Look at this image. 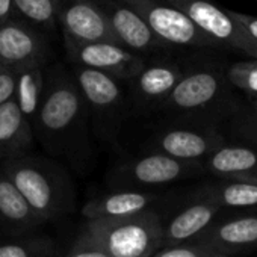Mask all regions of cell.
Segmentation results:
<instances>
[{
    "label": "cell",
    "mask_w": 257,
    "mask_h": 257,
    "mask_svg": "<svg viewBox=\"0 0 257 257\" xmlns=\"http://www.w3.org/2000/svg\"><path fill=\"white\" fill-rule=\"evenodd\" d=\"M89 113L71 71L61 65L46 71V86L34 134L53 158L82 170L89 161Z\"/></svg>",
    "instance_id": "1"
},
{
    "label": "cell",
    "mask_w": 257,
    "mask_h": 257,
    "mask_svg": "<svg viewBox=\"0 0 257 257\" xmlns=\"http://www.w3.org/2000/svg\"><path fill=\"white\" fill-rule=\"evenodd\" d=\"M0 168L20 189L44 224L73 213L76 188L70 173L58 161L28 153L0 161Z\"/></svg>",
    "instance_id": "2"
},
{
    "label": "cell",
    "mask_w": 257,
    "mask_h": 257,
    "mask_svg": "<svg viewBox=\"0 0 257 257\" xmlns=\"http://www.w3.org/2000/svg\"><path fill=\"white\" fill-rule=\"evenodd\" d=\"M165 216L150 210L121 218L86 219L79 237L98 245L110 257H152L162 248Z\"/></svg>",
    "instance_id": "3"
},
{
    "label": "cell",
    "mask_w": 257,
    "mask_h": 257,
    "mask_svg": "<svg viewBox=\"0 0 257 257\" xmlns=\"http://www.w3.org/2000/svg\"><path fill=\"white\" fill-rule=\"evenodd\" d=\"M203 173V162L182 161L161 152H146L116 164L106 180L110 189H158Z\"/></svg>",
    "instance_id": "4"
},
{
    "label": "cell",
    "mask_w": 257,
    "mask_h": 257,
    "mask_svg": "<svg viewBox=\"0 0 257 257\" xmlns=\"http://www.w3.org/2000/svg\"><path fill=\"white\" fill-rule=\"evenodd\" d=\"M71 73L83 95L97 137L106 141L113 140L127 113V97L121 80L80 65H73Z\"/></svg>",
    "instance_id": "5"
},
{
    "label": "cell",
    "mask_w": 257,
    "mask_h": 257,
    "mask_svg": "<svg viewBox=\"0 0 257 257\" xmlns=\"http://www.w3.org/2000/svg\"><path fill=\"white\" fill-rule=\"evenodd\" d=\"M149 25L152 32L167 46L209 47L218 46L179 8L165 0H122Z\"/></svg>",
    "instance_id": "6"
},
{
    "label": "cell",
    "mask_w": 257,
    "mask_h": 257,
    "mask_svg": "<svg viewBox=\"0 0 257 257\" xmlns=\"http://www.w3.org/2000/svg\"><path fill=\"white\" fill-rule=\"evenodd\" d=\"M192 240L206 243L228 257L257 251V207L221 209L216 218Z\"/></svg>",
    "instance_id": "7"
},
{
    "label": "cell",
    "mask_w": 257,
    "mask_h": 257,
    "mask_svg": "<svg viewBox=\"0 0 257 257\" xmlns=\"http://www.w3.org/2000/svg\"><path fill=\"white\" fill-rule=\"evenodd\" d=\"M183 11L198 29L216 44L233 47L257 58V43L240 28L230 10H221L210 0H165Z\"/></svg>",
    "instance_id": "8"
},
{
    "label": "cell",
    "mask_w": 257,
    "mask_h": 257,
    "mask_svg": "<svg viewBox=\"0 0 257 257\" xmlns=\"http://www.w3.org/2000/svg\"><path fill=\"white\" fill-rule=\"evenodd\" d=\"M73 65L103 71L121 82H131L147 62L146 56L113 41L64 43Z\"/></svg>",
    "instance_id": "9"
},
{
    "label": "cell",
    "mask_w": 257,
    "mask_h": 257,
    "mask_svg": "<svg viewBox=\"0 0 257 257\" xmlns=\"http://www.w3.org/2000/svg\"><path fill=\"white\" fill-rule=\"evenodd\" d=\"M56 5L64 43H118L95 0H56Z\"/></svg>",
    "instance_id": "10"
},
{
    "label": "cell",
    "mask_w": 257,
    "mask_h": 257,
    "mask_svg": "<svg viewBox=\"0 0 257 257\" xmlns=\"http://www.w3.org/2000/svg\"><path fill=\"white\" fill-rule=\"evenodd\" d=\"M170 201V195L158 189H110L86 201L82 215L86 219H98L131 216L150 210L164 213Z\"/></svg>",
    "instance_id": "11"
},
{
    "label": "cell",
    "mask_w": 257,
    "mask_h": 257,
    "mask_svg": "<svg viewBox=\"0 0 257 257\" xmlns=\"http://www.w3.org/2000/svg\"><path fill=\"white\" fill-rule=\"evenodd\" d=\"M47 58L49 46L41 31L17 16L0 22V62L17 68L31 64L46 65Z\"/></svg>",
    "instance_id": "12"
},
{
    "label": "cell",
    "mask_w": 257,
    "mask_h": 257,
    "mask_svg": "<svg viewBox=\"0 0 257 257\" xmlns=\"http://www.w3.org/2000/svg\"><path fill=\"white\" fill-rule=\"evenodd\" d=\"M103 11L116 41L143 56L152 55L167 44L162 43L144 19L122 0H95Z\"/></svg>",
    "instance_id": "13"
},
{
    "label": "cell",
    "mask_w": 257,
    "mask_h": 257,
    "mask_svg": "<svg viewBox=\"0 0 257 257\" xmlns=\"http://www.w3.org/2000/svg\"><path fill=\"white\" fill-rule=\"evenodd\" d=\"M222 83L218 73L200 70L183 74L159 106L171 113H195L210 106L221 94Z\"/></svg>",
    "instance_id": "14"
},
{
    "label": "cell",
    "mask_w": 257,
    "mask_h": 257,
    "mask_svg": "<svg viewBox=\"0 0 257 257\" xmlns=\"http://www.w3.org/2000/svg\"><path fill=\"white\" fill-rule=\"evenodd\" d=\"M222 144H225L224 138L215 132L177 127L156 134L149 143L147 152H161L182 161L203 162Z\"/></svg>",
    "instance_id": "15"
},
{
    "label": "cell",
    "mask_w": 257,
    "mask_h": 257,
    "mask_svg": "<svg viewBox=\"0 0 257 257\" xmlns=\"http://www.w3.org/2000/svg\"><path fill=\"white\" fill-rule=\"evenodd\" d=\"M183 74V70L170 61L146 62L131 80L134 104L143 110L159 109Z\"/></svg>",
    "instance_id": "16"
},
{
    "label": "cell",
    "mask_w": 257,
    "mask_h": 257,
    "mask_svg": "<svg viewBox=\"0 0 257 257\" xmlns=\"http://www.w3.org/2000/svg\"><path fill=\"white\" fill-rule=\"evenodd\" d=\"M219 210L221 209L212 201L191 194L179 210L170 218L165 216L162 248L195 239L216 218Z\"/></svg>",
    "instance_id": "17"
},
{
    "label": "cell",
    "mask_w": 257,
    "mask_h": 257,
    "mask_svg": "<svg viewBox=\"0 0 257 257\" xmlns=\"http://www.w3.org/2000/svg\"><path fill=\"white\" fill-rule=\"evenodd\" d=\"M41 225L43 219L0 168V230L11 237H20L35 233Z\"/></svg>",
    "instance_id": "18"
},
{
    "label": "cell",
    "mask_w": 257,
    "mask_h": 257,
    "mask_svg": "<svg viewBox=\"0 0 257 257\" xmlns=\"http://www.w3.org/2000/svg\"><path fill=\"white\" fill-rule=\"evenodd\" d=\"M203 168L216 179L257 180V146L225 143L203 161Z\"/></svg>",
    "instance_id": "19"
},
{
    "label": "cell",
    "mask_w": 257,
    "mask_h": 257,
    "mask_svg": "<svg viewBox=\"0 0 257 257\" xmlns=\"http://www.w3.org/2000/svg\"><path fill=\"white\" fill-rule=\"evenodd\" d=\"M35 141L34 127L11 97L0 103V161L31 153Z\"/></svg>",
    "instance_id": "20"
},
{
    "label": "cell",
    "mask_w": 257,
    "mask_h": 257,
    "mask_svg": "<svg viewBox=\"0 0 257 257\" xmlns=\"http://www.w3.org/2000/svg\"><path fill=\"white\" fill-rule=\"evenodd\" d=\"M192 194L212 201L219 209L257 207V180L218 179L197 188Z\"/></svg>",
    "instance_id": "21"
},
{
    "label": "cell",
    "mask_w": 257,
    "mask_h": 257,
    "mask_svg": "<svg viewBox=\"0 0 257 257\" xmlns=\"http://www.w3.org/2000/svg\"><path fill=\"white\" fill-rule=\"evenodd\" d=\"M13 70L16 71V88L13 98L34 127V121L40 109L46 86L44 64L22 65Z\"/></svg>",
    "instance_id": "22"
},
{
    "label": "cell",
    "mask_w": 257,
    "mask_h": 257,
    "mask_svg": "<svg viewBox=\"0 0 257 257\" xmlns=\"http://www.w3.org/2000/svg\"><path fill=\"white\" fill-rule=\"evenodd\" d=\"M16 16L43 34L55 32L58 26L56 0H14Z\"/></svg>",
    "instance_id": "23"
},
{
    "label": "cell",
    "mask_w": 257,
    "mask_h": 257,
    "mask_svg": "<svg viewBox=\"0 0 257 257\" xmlns=\"http://www.w3.org/2000/svg\"><path fill=\"white\" fill-rule=\"evenodd\" d=\"M55 245L47 236L26 234L0 243V257H53Z\"/></svg>",
    "instance_id": "24"
},
{
    "label": "cell",
    "mask_w": 257,
    "mask_h": 257,
    "mask_svg": "<svg viewBox=\"0 0 257 257\" xmlns=\"http://www.w3.org/2000/svg\"><path fill=\"white\" fill-rule=\"evenodd\" d=\"M152 257H228L206 243L197 240H188L179 245L161 248Z\"/></svg>",
    "instance_id": "25"
},
{
    "label": "cell",
    "mask_w": 257,
    "mask_h": 257,
    "mask_svg": "<svg viewBox=\"0 0 257 257\" xmlns=\"http://www.w3.org/2000/svg\"><path fill=\"white\" fill-rule=\"evenodd\" d=\"M227 79L234 86L257 94V59L233 64L227 71Z\"/></svg>",
    "instance_id": "26"
},
{
    "label": "cell",
    "mask_w": 257,
    "mask_h": 257,
    "mask_svg": "<svg viewBox=\"0 0 257 257\" xmlns=\"http://www.w3.org/2000/svg\"><path fill=\"white\" fill-rule=\"evenodd\" d=\"M65 257H110V255L98 245L79 237L76 243L70 248V251L65 254Z\"/></svg>",
    "instance_id": "27"
},
{
    "label": "cell",
    "mask_w": 257,
    "mask_h": 257,
    "mask_svg": "<svg viewBox=\"0 0 257 257\" xmlns=\"http://www.w3.org/2000/svg\"><path fill=\"white\" fill-rule=\"evenodd\" d=\"M16 88V71L0 62V103L10 100L14 95Z\"/></svg>",
    "instance_id": "28"
},
{
    "label": "cell",
    "mask_w": 257,
    "mask_h": 257,
    "mask_svg": "<svg viewBox=\"0 0 257 257\" xmlns=\"http://www.w3.org/2000/svg\"><path fill=\"white\" fill-rule=\"evenodd\" d=\"M236 135L242 143L257 146V116L239 119L236 122Z\"/></svg>",
    "instance_id": "29"
},
{
    "label": "cell",
    "mask_w": 257,
    "mask_h": 257,
    "mask_svg": "<svg viewBox=\"0 0 257 257\" xmlns=\"http://www.w3.org/2000/svg\"><path fill=\"white\" fill-rule=\"evenodd\" d=\"M231 14L237 20L240 28L257 43V17H252V16H248V14H242V13H234V11H231Z\"/></svg>",
    "instance_id": "30"
},
{
    "label": "cell",
    "mask_w": 257,
    "mask_h": 257,
    "mask_svg": "<svg viewBox=\"0 0 257 257\" xmlns=\"http://www.w3.org/2000/svg\"><path fill=\"white\" fill-rule=\"evenodd\" d=\"M16 17L14 0H0V22Z\"/></svg>",
    "instance_id": "31"
},
{
    "label": "cell",
    "mask_w": 257,
    "mask_h": 257,
    "mask_svg": "<svg viewBox=\"0 0 257 257\" xmlns=\"http://www.w3.org/2000/svg\"><path fill=\"white\" fill-rule=\"evenodd\" d=\"M255 107H257V104H255Z\"/></svg>",
    "instance_id": "32"
}]
</instances>
